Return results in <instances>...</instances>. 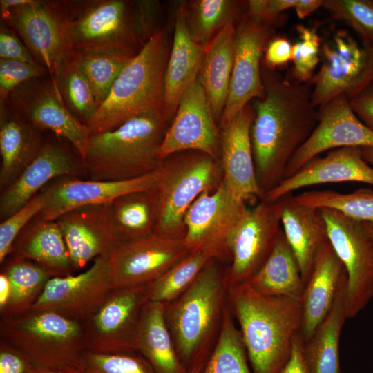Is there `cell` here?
Instances as JSON below:
<instances>
[{"label": "cell", "mask_w": 373, "mask_h": 373, "mask_svg": "<svg viewBox=\"0 0 373 373\" xmlns=\"http://www.w3.org/2000/svg\"><path fill=\"white\" fill-rule=\"evenodd\" d=\"M304 205L335 209L362 222L373 224V189L360 188L349 193L334 190H314L294 195Z\"/></svg>", "instance_id": "60d3db41"}, {"label": "cell", "mask_w": 373, "mask_h": 373, "mask_svg": "<svg viewBox=\"0 0 373 373\" xmlns=\"http://www.w3.org/2000/svg\"><path fill=\"white\" fill-rule=\"evenodd\" d=\"M158 169L143 176L122 181L74 178L57 182L41 190L45 196V207L35 219L56 220L64 213L79 207L111 203L121 195L155 189Z\"/></svg>", "instance_id": "603a6c76"}, {"label": "cell", "mask_w": 373, "mask_h": 373, "mask_svg": "<svg viewBox=\"0 0 373 373\" xmlns=\"http://www.w3.org/2000/svg\"><path fill=\"white\" fill-rule=\"evenodd\" d=\"M305 341L300 332H297L292 341L288 359L280 373H311L305 356Z\"/></svg>", "instance_id": "db71d44e"}, {"label": "cell", "mask_w": 373, "mask_h": 373, "mask_svg": "<svg viewBox=\"0 0 373 373\" xmlns=\"http://www.w3.org/2000/svg\"><path fill=\"white\" fill-rule=\"evenodd\" d=\"M171 46L165 29L153 34L124 67L86 124L91 135L112 130L139 113L162 111L163 79Z\"/></svg>", "instance_id": "5b68a950"}, {"label": "cell", "mask_w": 373, "mask_h": 373, "mask_svg": "<svg viewBox=\"0 0 373 373\" xmlns=\"http://www.w3.org/2000/svg\"><path fill=\"white\" fill-rule=\"evenodd\" d=\"M85 373H155L139 352L97 353L86 350L82 356Z\"/></svg>", "instance_id": "ee69618b"}, {"label": "cell", "mask_w": 373, "mask_h": 373, "mask_svg": "<svg viewBox=\"0 0 373 373\" xmlns=\"http://www.w3.org/2000/svg\"><path fill=\"white\" fill-rule=\"evenodd\" d=\"M349 146H373V133L356 115L350 99L340 95L318 108L317 124L290 160L284 179L323 152Z\"/></svg>", "instance_id": "44dd1931"}, {"label": "cell", "mask_w": 373, "mask_h": 373, "mask_svg": "<svg viewBox=\"0 0 373 373\" xmlns=\"http://www.w3.org/2000/svg\"><path fill=\"white\" fill-rule=\"evenodd\" d=\"M10 295V284L8 277L3 273L0 274V311L6 305Z\"/></svg>", "instance_id": "9f6ffc18"}, {"label": "cell", "mask_w": 373, "mask_h": 373, "mask_svg": "<svg viewBox=\"0 0 373 373\" xmlns=\"http://www.w3.org/2000/svg\"><path fill=\"white\" fill-rule=\"evenodd\" d=\"M363 159L369 164L373 165V146L361 148Z\"/></svg>", "instance_id": "91938a15"}, {"label": "cell", "mask_w": 373, "mask_h": 373, "mask_svg": "<svg viewBox=\"0 0 373 373\" xmlns=\"http://www.w3.org/2000/svg\"><path fill=\"white\" fill-rule=\"evenodd\" d=\"M245 283L262 295L302 300L305 284L297 260L283 230L267 260Z\"/></svg>", "instance_id": "d6a6232c"}, {"label": "cell", "mask_w": 373, "mask_h": 373, "mask_svg": "<svg viewBox=\"0 0 373 373\" xmlns=\"http://www.w3.org/2000/svg\"><path fill=\"white\" fill-rule=\"evenodd\" d=\"M0 59L38 63L17 32L4 23L0 28Z\"/></svg>", "instance_id": "681fc988"}, {"label": "cell", "mask_w": 373, "mask_h": 373, "mask_svg": "<svg viewBox=\"0 0 373 373\" xmlns=\"http://www.w3.org/2000/svg\"><path fill=\"white\" fill-rule=\"evenodd\" d=\"M322 6L323 0H298L294 10L300 19H304Z\"/></svg>", "instance_id": "11a10c76"}, {"label": "cell", "mask_w": 373, "mask_h": 373, "mask_svg": "<svg viewBox=\"0 0 373 373\" xmlns=\"http://www.w3.org/2000/svg\"><path fill=\"white\" fill-rule=\"evenodd\" d=\"M281 199L283 231L306 284L318 251L328 241L326 224L320 209L297 202L292 194Z\"/></svg>", "instance_id": "83f0119b"}, {"label": "cell", "mask_w": 373, "mask_h": 373, "mask_svg": "<svg viewBox=\"0 0 373 373\" xmlns=\"http://www.w3.org/2000/svg\"><path fill=\"white\" fill-rule=\"evenodd\" d=\"M236 23L220 30L206 47L198 79L219 124L227 101L233 64Z\"/></svg>", "instance_id": "4dcf8cb0"}, {"label": "cell", "mask_w": 373, "mask_h": 373, "mask_svg": "<svg viewBox=\"0 0 373 373\" xmlns=\"http://www.w3.org/2000/svg\"><path fill=\"white\" fill-rule=\"evenodd\" d=\"M80 164L60 145L45 142L37 157L1 195L0 218L15 213L41 191L50 180L61 176L80 173Z\"/></svg>", "instance_id": "484cf974"}, {"label": "cell", "mask_w": 373, "mask_h": 373, "mask_svg": "<svg viewBox=\"0 0 373 373\" xmlns=\"http://www.w3.org/2000/svg\"><path fill=\"white\" fill-rule=\"evenodd\" d=\"M216 261L210 259L193 283L165 304L166 322L184 365L205 361L220 331L227 287Z\"/></svg>", "instance_id": "277c9868"}, {"label": "cell", "mask_w": 373, "mask_h": 373, "mask_svg": "<svg viewBox=\"0 0 373 373\" xmlns=\"http://www.w3.org/2000/svg\"><path fill=\"white\" fill-rule=\"evenodd\" d=\"M32 0H1L0 1V13L4 14L10 9L30 3Z\"/></svg>", "instance_id": "680465c9"}, {"label": "cell", "mask_w": 373, "mask_h": 373, "mask_svg": "<svg viewBox=\"0 0 373 373\" xmlns=\"http://www.w3.org/2000/svg\"><path fill=\"white\" fill-rule=\"evenodd\" d=\"M164 312L165 303L145 304L137 330V352L155 373H189L176 353Z\"/></svg>", "instance_id": "1f68e13d"}, {"label": "cell", "mask_w": 373, "mask_h": 373, "mask_svg": "<svg viewBox=\"0 0 373 373\" xmlns=\"http://www.w3.org/2000/svg\"><path fill=\"white\" fill-rule=\"evenodd\" d=\"M189 253L183 238L156 233L124 240L108 258L112 289L147 285Z\"/></svg>", "instance_id": "2e32d148"}, {"label": "cell", "mask_w": 373, "mask_h": 373, "mask_svg": "<svg viewBox=\"0 0 373 373\" xmlns=\"http://www.w3.org/2000/svg\"><path fill=\"white\" fill-rule=\"evenodd\" d=\"M296 30L299 40L292 45V78L297 83H309L314 75V70L321 62L323 42L314 28L298 24Z\"/></svg>", "instance_id": "f6af8a7d"}, {"label": "cell", "mask_w": 373, "mask_h": 373, "mask_svg": "<svg viewBox=\"0 0 373 373\" xmlns=\"http://www.w3.org/2000/svg\"><path fill=\"white\" fill-rule=\"evenodd\" d=\"M330 16L351 27L361 42L373 48V0H323Z\"/></svg>", "instance_id": "7bdbcfd3"}, {"label": "cell", "mask_w": 373, "mask_h": 373, "mask_svg": "<svg viewBox=\"0 0 373 373\" xmlns=\"http://www.w3.org/2000/svg\"><path fill=\"white\" fill-rule=\"evenodd\" d=\"M134 56L115 49H79L74 50L73 58L88 78L99 106L124 67Z\"/></svg>", "instance_id": "74e56055"}, {"label": "cell", "mask_w": 373, "mask_h": 373, "mask_svg": "<svg viewBox=\"0 0 373 373\" xmlns=\"http://www.w3.org/2000/svg\"><path fill=\"white\" fill-rule=\"evenodd\" d=\"M0 339L23 352L37 367L82 369L86 350L82 324L50 311L1 316Z\"/></svg>", "instance_id": "52a82bcc"}, {"label": "cell", "mask_w": 373, "mask_h": 373, "mask_svg": "<svg viewBox=\"0 0 373 373\" xmlns=\"http://www.w3.org/2000/svg\"><path fill=\"white\" fill-rule=\"evenodd\" d=\"M12 111L40 131L49 130L69 141L82 163L91 135L87 125L70 113L51 78H35L16 88L8 96Z\"/></svg>", "instance_id": "5bb4252c"}, {"label": "cell", "mask_w": 373, "mask_h": 373, "mask_svg": "<svg viewBox=\"0 0 373 373\" xmlns=\"http://www.w3.org/2000/svg\"><path fill=\"white\" fill-rule=\"evenodd\" d=\"M75 50L115 49L135 55L154 33L144 1H66Z\"/></svg>", "instance_id": "8992f818"}, {"label": "cell", "mask_w": 373, "mask_h": 373, "mask_svg": "<svg viewBox=\"0 0 373 373\" xmlns=\"http://www.w3.org/2000/svg\"><path fill=\"white\" fill-rule=\"evenodd\" d=\"M298 0H249L246 15L252 19L272 26L280 20L281 14L296 6Z\"/></svg>", "instance_id": "c3c4849f"}, {"label": "cell", "mask_w": 373, "mask_h": 373, "mask_svg": "<svg viewBox=\"0 0 373 373\" xmlns=\"http://www.w3.org/2000/svg\"><path fill=\"white\" fill-rule=\"evenodd\" d=\"M350 104L358 119L373 133V81L350 99Z\"/></svg>", "instance_id": "f5cc1de1"}, {"label": "cell", "mask_w": 373, "mask_h": 373, "mask_svg": "<svg viewBox=\"0 0 373 373\" xmlns=\"http://www.w3.org/2000/svg\"><path fill=\"white\" fill-rule=\"evenodd\" d=\"M265 96L258 99L250 137L258 185L265 194L285 178L287 166L318 122L312 87L261 64Z\"/></svg>", "instance_id": "6da1fadb"}, {"label": "cell", "mask_w": 373, "mask_h": 373, "mask_svg": "<svg viewBox=\"0 0 373 373\" xmlns=\"http://www.w3.org/2000/svg\"><path fill=\"white\" fill-rule=\"evenodd\" d=\"M220 161L189 151L164 159L158 169V216L154 233L183 238L185 215L203 193L213 191L222 180Z\"/></svg>", "instance_id": "ba28073f"}, {"label": "cell", "mask_w": 373, "mask_h": 373, "mask_svg": "<svg viewBox=\"0 0 373 373\" xmlns=\"http://www.w3.org/2000/svg\"><path fill=\"white\" fill-rule=\"evenodd\" d=\"M247 3L235 0L186 2L189 28L193 40L207 46L225 26L238 21L246 13Z\"/></svg>", "instance_id": "8d00e7d4"}, {"label": "cell", "mask_w": 373, "mask_h": 373, "mask_svg": "<svg viewBox=\"0 0 373 373\" xmlns=\"http://www.w3.org/2000/svg\"><path fill=\"white\" fill-rule=\"evenodd\" d=\"M345 269L329 240L317 252L301 300L300 332L307 342L331 309Z\"/></svg>", "instance_id": "4316f807"}, {"label": "cell", "mask_w": 373, "mask_h": 373, "mask_svg": "<svg viewBox=\"0 0 373 373\" xmlns=\"http://www.w3.org/2000/svg\"><path fill=\"white\" fill-rule=\"evenodd\" d=\"M275 35L274 26L252 19L246 13L236 23L229 92L219 124L230 120L252 99L264 97L261 64L265 48Z\"/></svg>", "instance_id": "e0dca14e"}, {"label": "cell", "mask_w": 373, "mask_h": 373, "mask_svg": "<svg viewBox=\"0 0 373 373\" xmlns=\"http://www.w3.org/2000/svg\"><path fill=\"white\" fill-rule=\"evenodd\" d=\"M254 115V107L249 103L230 120L218 124L222 182L230 195L245 204L264 198L256 178L250 137Z\"/></svg>", "instance_id": "7402d4cb"}, {"label": "cell", "mask_w": 373, "mask_h": 373, "mask_svg": "<svg viewBox=\"0 0 373 373\" xmlns=\"http://www.w3.org/2000/svg\"><path fill=\"white\" fill-rule=\"evenodd\" d=\"M55 221L63 233L73 272L99 257L108 258L125 240L117 227L111 203L79 207Z\"/></svg>", "instance_id": "d6986e66"}, {"label": "cell", "mask_w": 373, "mask_h": 373, "mask_svg": "<svg viewBox=\"0 0 373 373\" xmlns=\"http://www.w3.org/2000/svg\"><path fill=\"white\" fill-rule=\"evenodd\" d=\"M205 361L200 362L193 365L189 370V373H200L202 370Z\"/></svg>", "instance_id": "94428289"}, {"label": "cell", "mask_w": 373, "mask_h": 373, "mask_svg": "<svg viewBox=\"0 0 373 373\" xmlns=\"http://www.w3.org/2000/svg\"><path fill=\"white\" fill-rule=\"evenodd\" d=\"M35 367L27 355L0 339V373H32Z\"/></svg>", "instance_id": "f907efd6"}, {"label": "cell", "mask_w": 373, "mask_h": 373, "mask_svg": "<svg viewBox=\"0 0 373 373\" xmlns=\"http://www.w3.org/2000/svg\"><path fill=\"white\" fill-rule=\"evenodd\" d=\"M206 47L192 38L186 2H180L175 8L174 34L163 79L162 111L170 123L182 95L198 79Z\"/></svg>", "instance_id": "d4e9b609"}, {"label": "cell", "mask_w": 373, "mask_h": 373, "mask_svg": "<svg viewBox=\"0 0 373 373\" xmlns=\"http://www.w3.org/2000/svg\"><path fill=\"white\" fill-rule=\"evenodd\" d=\"M46 200L41 191L23 207L0 224V262L10 255L14 242L22 230L41 212Z\"/></svg>", "instance_id": "bcb514c9"}, {"label": "cell", "mask_w": 373, "mask_h": 373, "mask_svg": "<svg viewBox=\"0 0 373 373\" xmlns=\"http://www.w3.org/2000/svg\"><path fill=\"white\" fill-rule=\"evenodd\" d=\"M236 201L222 182L211 192L202 193L188 209L183 238L189 252H201L216 260L231 258L227 240L247 209Z\"/></svg>", "instance_id": "9a60e30c"}, {"label": "cell", "mask_w": 373, "mask_h": 373, "mask_svg": "<svg viewBox=\"0 0 373 373\" xmlns=\"http://www.w3.org/2000/svg\"><path fill=\"white\" fill-rule=\"evenodd\" d=\"M282 199H262L242 214L227 240L231 256L224 271L227 287L246 282L267 260L282 231Z\"/></svg>", "instance_id": "4fadbf2b"}, {"label": "cell", "mask_w": 373, "mask_h": 373, "mask_svg": "<svg viewBox=\"0 0 373 373\" xmlns=\"http://www.w3.org/2000/svg\"><path fill=\"white\" fill-rule=\"evenodd\" d=\"M48 75V70L39 64L0 59V98L5 102L10 94L19 86L35 78Z\"/></svg>", "instance_id": "7dc6e473"}, {"label": "cell", "mask_w": 373, "mask_h": 373, "mask_svg": "<svg viewBox=\"0 0 373 373\" xmlns=\"http://www.w3.org/2000/svg\"><path fill=\"white\" fill-rule=\"evenodd\" d=\"M41 131L17 113L1 108L0 186L4 190L37 157L44 146Z\"/></svg>", "instance_id": "f546056e"}, {"label": "cell", "mask_w": 373, "mask_h": 373, "mask_svg": "<svg viewBox=\"0 0 373 373\" xmlns=\"http://www.w3.org/2000/svg\"><path fill=\"white\" fill-rule=\"evenodd\" d=\"M111 206L117 227L125 240L154 233L158 216L156 188L121 195Z\"/></svg>", "instance_id": "e575fe53"}, {"label": "cell", "mask_w": 373, "mask_h": 373, "mask_svg": "<svg viewBox=\"0 0 373 373\" xmlns=\"http://www.w3.org/2000/svg\"><path fill=\"white\" fill-rule=\"evenodd\" d=\"M292 45L287 37L275 35L265 48L262 64L271 70L286 65L291 61Z\"/></svg>", "instance_id": "816d5d0a"}, {"label": "cell", "mask_w": 373, "mask_h": 373, "mask_svg": "<svg viewBox=\"0 0 373 373\" xmlns=\"http://www.w3.org/2000/svg\"><path fill=\"white\" fill-rule=\"evenodd\" d=\"M364 224H365L367 229L368 230L369 233L373 237V224L368 223V222H364Z\"/></svg>", "instance_id": "6125c7cd"}, {"label": "cell", "mask_w": 373, "mask_h": 373, "mask_svg": "<svg viewBox=\"0 0 373 373\" xmlns=\"http://www.w3.org/2000/svg\"><path fill=\"white\" fill-rule=\"evenodd\" d=\"M321 62L309 82L313 85L312 103L317 109L340 95L351 99L373 81V48L345 30L322 43Z\"/></svg>", "instance_id": "30bf717a"}, {"label": "cell", "mask_w": 373, "mask_h": 373, "mask_svg": "<svg viewBox=\"0 0 373 373\" xmlns=\"http://www.w3.org/2000/svg\"><path fill=\"white\" fill-rule=\"evenodd\" d=\"M55 84L70 113L86 125L99 106L88 78L73 57L58 70Z\"/></svg>", "instance_id": "ab89813d"}, {"label": "cell", "mask_w": 373, "mask_h": 373, "mask_svg": "<svg viewBox=\"0 0 373 373\" xmlns=\"http://www.w3.org/2000/svg\"><path fill=\"white\" fill-rule=\"evenodd\" d=\"M148 301L147 285L112 289L82 323L86 350L97 353L137 352L140 316Z\"/></svg>", "instance_id": "7c38bea8"}, {"label": "cell", "mask_w": 373, "mask_h": 373, "mask_svg": "<svg viewBox=\"0 0 373 373\" xmlns=\"http://www.w3.org/2000/svg\"><path fill=\"white\" fill-rule=\"evenodd\" d=\"M1 17L17 32L36 61L46 68L58 89L55 76L74 52L66 1L32 0L10 9Z\"/></svg>", "instance_id": "9c48e42d"}, {"label": "cell", "mask_w": 373, "mask_h": 373, "mask_svg": "<svg viewBox=\"0 0 373 373\" xmlns=\"http://www.w3.org/2000/svg\"><path fill=\"white\" fill-rule=\"evenodd\" d=\"M189 151L220 159L218 125L198 79L186 89L179 101L165 135L160 157L163 161L172 155Z\"/></svg>", "instance_id": "ffe728a7"}, {"label": "cell", "mask_w": 373, "mask_h": 373, "mask_svg": "<svg viewBox=\"0 0 373 373\" xmlns=\"http://www.w3.org/2000/svg\"><path fill=\"white\" fill-rule=\"evenodd\" d=\"M10 255L38 265L52 277L73 272L64 236L55 220L34 219L16 238Z\"/></svg>", "instance_id": "f1b7e54d"}, {"label": "cell", "mask_w": 373, "mask_h": 373, "mask_svg": "<svg viewBox=\"0 0 373 373\" xmlns=\"http://www.w3.org/2000/svg\"><path fill=\"white\" fill-rule=\"evenodd\" d=\"M345 182L373 186V167L363 159L360 147L336 149L325 157L312 159L269 191L263 200L276 201L306 186Z\"/></svg>", "instance_id": "cb8c5ba5"}, {"label": "cell", "mask_w": 373, "mask_h": 373, "mask_svg": "<svg viewBox=\"0 0 373 373\" xmlns=\"http://www.w3.org/2000/svg\"><path fill=\"white\" fill-rule=\"evenodd\" d=\"M170 124L162 111H149L112 130L91 135L82 161L90 180H127L157 170Z\"/></svg>", "instance_id": "3957f363"}, {"label": "cell", "mask_w": 373, "mask_h": 373, "mask_svg": "<svg viewBox=\"0 0 373 373\" xmlns=\"http://www.w3.org/2000/svg\"><path fill=\"white\" fill-rule=\"evenodd\" d=\"M347 277L341 283L331 309L312 337L305 342V356L311 373H341L339 341L346 312Z\"/></svg>", "instance_id": "836d02e7"}, {"label": "cell", "mask_w": 373, "mask_h": 373, "mask_svg": "<svg viewBox=\"0 0 373 373\" xmlns=\"http://www.w3.org/2000/svg\"><path fill=\"white\" fill-rule=\"evenodd\" d=\"M211 258L201 252H190L155 280L147 284L149 301L169 303L195 280Z\"/></svg>", "instance_id": "b9f144b4"}, {"label": "cell", "mask_w": 373, "mask_h": 373, "mask_svg": "<svg viewBox=\"0 0 373 373\" xmlns=\"http://www.w3.org/2000/svg\"><path fill=\"white\" fill-rule=\"evenodd\" d=\"M239 327L227 304L216 343L200 373H252Z\"/></svg>", "instance_id": "f35d334b"}, {"label": "cell", "mask_w": 373, "mask_h": 373, "mask_svg": "<svg viewBox=\"0 0 373 373\" xmlns=\"http://www.w3.org/2000/svg\"><path fill=\"white\" fill-rule=\"evenodd\" d=\"M1 272L8 278L10 295L1 316L19 314L30 310L42 294L48 281L52 278L38 265L12 257Z\"/></svg>", "instance_id": "d590c367"}, {"label": "cell", "mask_w": 373, "mask_h": 373, "mask_svg": "<svg viewBox=\"0 0 373 373\" xmlns=\"http://www.w3.org/2000/svg\"><path fill=\"white\" fill-rule=\"evenodd\" d=\"M32 373H85L83 370L74 367H37Z\"/></svg>", "instance_id": "6f0895ef"}, {"label": "cell", "mask_w": 373, "mask_h": 373, "mask_svg": "<svg viewBox=\"0 0 373 373\" xmlns=\"http://www.w3.org/2000/svg\"><path fill=\"white\" fill-rule=\"evenodd\" d=\"M108 258H96L77 275L51 278L30 311L53 312L81 323L87 320L112 289Z\"/></svg>", "instance_id": "ac0fdd59"}, {"label": "cell", "mask_w": 373, "mask_h": 373, "mask_svg": "<svg viewBox=\"0 0 373 373\" xmlns=\"http://www.w3.org/2000/svg\"><path fill=\"white\" fill-rule=\"evenodd\" d=\"M329 243L347 273L346 312L356 316L373 298V237L364 222L332 209H320Z\"/></svg>", "instance_id": "8fae6325"}, {"label": "cell", "mask_w": 373, "mask_h": 373, "mask_svg": "<svg viewBox=\"0 0 373 373\" xmlns=\"http://www.w3.org/2000/svg\"><path fill=\"white\" fill-rule=\"evenodd\" d=\"M227 299L254 373H280L300 329L301 301L262 295L246 283L228 287Z\"/></svg>", "instance_id": "7a4b0ae2"}]
</instances>
